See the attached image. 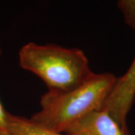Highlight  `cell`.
<instances>
[{"label":"cell","instance_id":"6da1fadb","mask_svg":"<svg viewBox=\"0 0 135 135\" xmlns=\"http://www.w3.org/2000/svg\"><path fill=\"white\" fill-rule=\"evenodd\" d=\"M117 77L111 73H93L79 86L66 92H47L41 98V110L30 121L43 128L62 133L74 122L103 109Z\"/></svg>","mask_w":135,"mask_h":135},{"label":"cell","instance_id":"7a4b0ae2","mask_svg":"<svg viewBox=\"0 0 135 135\" xmlns=\"http://www.w3.org/2000/svg\"><path fill=\"white\" fill-rule=\"evenodd\" d=\"M22 68L40 77L49 92H66L79 86L93 71L82 50L29 42L19 51Z\"/></svg>","mask_w":135,"mask_h":135},{"label":"cell","instance_id":"3957f363","mask_svg":"<svg viewBox=\"0 0 135 135\" xmlns=\"http://www.w3.org/2000/svg\"><path fill=\"white\" fill-rule=\"evenodd\" d=\"M135 31V25L132 28ZM135 101V56L131 66L116 81L103 109L122 127L127 128V116Z\"/></svg>","mask_w":135,"mask_h":135},{"label":"cell","instance_id":"277c9868","mask_svg":"<svg viewBox=\"0 0 135 135\" xmlns=\"http://www.w3.org/2000/svg\"><path fill=\"white\" fill-rule=\"evenodd\" d=\"M62 133L66 135H130L104 109L94 110L74 122Z\"/></svg>","mask_w":135,"mask_h":135},{"label":"cell","instance_id":"5b68a950","mask_svg":"<svg viewBox=\"0 0 135 135\" xmlns=\"http://www.w3.org/2000/svg\"><path fill=\"white\" fill-rule=\"evenodd\" d=\"M6 131L13 135H66L47 130L32 123L29 119L13 115L8 112Z\"/></svg>","mask_w":135,"mask_h":135},{"label":"cell","instance_id":"8992f818","mask_svg":"<svg viewBox=\"0 0 135 135\" xmlns=\"http://www.w3.org/2000/svg\"><path fill=\"white\" fill-rule=\"evenodd\" d=\"M117 5L126 23L133 28L135 25V0H120Z\"/></svg>","mask_w":135,"mask_h":135},{"label":"cell","instance_id":"52a82bcc","mask_svg":"<svg viewBox=\"0 0 135 135\" xmlns=\"http://www.w3.org/2000/svg\"><path fill=\"white\" fill-rule=\"evenodd\" d=\"M2 50L0 45V56L2 55ZM7 113L8 111H6L2 105V102L0 101V131L6 130V119H7Z\"/></svg>","mask_w":135,"mask_h":135},{"label":"cell","instance_id":"ba28073f","mask_svg":"<svg viewBox=\"0 0 135 135\" xmlns=\"http://www.w3.org/2000/svg\"><path fill=\"white\" fill-rule=\"evenodd\" d=\"M0 135H13L10 134L9 132H8L6 130L0 131Z\"/></svg>","mask_w":135,"mask_h":135}]
</instances>
